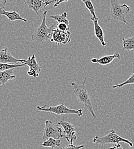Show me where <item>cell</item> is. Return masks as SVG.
<instances>
[{
	"mask_svg": "<svg viewBox=\"0 0 134 149\" xmlns=\"http://www.w3.org/2000/svg\"></svg>",
	"mask_w": 134,
	"mask_h": 149,
	"instance_id": "f1b7e54d",
	"label": "cell"
},
{
	"mask_svg": "<svg viewBox=\"0 0 134 149\" xmlns=\"http://www.w3.org/2000/svg\"><path fill=\"white\" fill-rule=\"evenodd\" d=\"M82 2L84 3L85 7L88 9V10L90 12L92 16V17L94 19H96L97 18L96 16V13H95V8L94 6V5L92 3V2L90 1V0H82Z\"/></svg>",
	"mask_w": 134,
	"mask_h": 149,
	"instance_id": "ffe728a7",
	"label": "cell"
},
{
	"mask_svg": "<svg viewBox=\"0 0 134 149\" xmlns=\"http://www.w3.org/2000/svg\"><path fill=\"white\" fill-rule=\"evenodd\" d=\"M13 71L14 69H10L4 71H0V87L5 86L8 81L16 78V76L13 74Z\"/></svg>",
	"mask_w": 134,
	"mask_h": 149,
	"instance_id": "9a60e30c",
	"label": "cell"
},
{
	"mask_svg": "<svg viewBox=\"0 0 134 149\" xmlns=\"http://www.w3.org/2000/svg\"><path fill=\"white\" fill-rule=\"evenodd\" d=\"M37 110L40 111L48 112L56 115H68V114H76L78 116L83 115V109H71L67 107L64 103H61L56 106H51L47 107L46 104L42 107L37 106Z\"/></svg>",
	"mask_w": 134,
	"mask_h": 149,
	"instance_id": "5b68a950",
	"label": "cell"
},
{
	"mask_svg": "<svg viewBox=\"0 0 134 149\" xmlns=\"http://www.w3.org/2000/svg\"><path fill=\"white\" fill-rule=\"evenodd\" d=\"M71 32L68 31L65 32H62L55 28L53 31L52 38L50 40L52 42H55L58 44H62L64 45L71 41Z\"/></svg>",
	"mask_w": 134,
	"mask_h": 149,
	"instance_id": "ba28073f",
	"label": "cell"
},
{
	"mask_svg": "<svg viewBox=\"0 0 134 149\" xmlns=\"http://www.w3.org/2000/svg\"><path fill=\"white\" fill-rule=\"evenodd\" d=\"M110 149H124L121 146V145L120 144H117V145H115V146H114L113 147L111 148Z\"/></svg>",
	"mask_w": 134,
	"mask_h": 149,
	"instance_id": "d4e9b609",
	"label": "cell"
},
{
	"mask_svg": "<svg viewBox=\"0 0 134 149\" xmlns=\"http://www.w3.org/2000/svg\"><path fill=\"white\" fill-rule=\"evenodd\" d=\"M26 66L25 64H2L0 63V71H4L10 69H15L16 68Z\"/></svg>",
	"mask_w": 134,
	"mask_h": 149,
	"instance_id": "d6986e66",
	"label": "cell"
},
{
	"mask_svg": "<svg viewBox=\"0 0 134 149\" xmlns=\"http://www.w3.org/2000/svg\"><path fill=\"white\" fill-rule=\"evenodd\" d=\"M63 136L62 130L58 126V125L54 124L52 121L48 120L45 122V128L42 135V140L44 141L50 138L60 139Z\"/></svg>",
	"mask_w": 134,
	"mask_h": 149,
	"instance_id": "8992f818",
	"label": "cell"
},
{
	"mask_svg": "<svg viewBox=\"0 0 134 149\" xmlns=\"http://www.w3.org/2000/svg\"><path fill=\"white\" fill-rule=\"evenodd\" d=\"M120 55L119 53H116L112 55L103 56L100 58H93L91 59V62L93 63H98L100 65H107L111 63L115 58H117L119 60L120 59Z\"/></svg>",
	"mask_w": 134,
	"mask_h": 149,
	"instance_id": "7c38bea8",
	"label": "cell"
},
{
	"mask_svg": "<svg viewBox=\"0 0 134 149\" xmlns=\"http://www.w3.org/2000/svg\"><path fill=\"white\" fill-rule=\"evenodd\" d=\"M57 29L62 32H65L69 30V28L68 27V26L64 23H58Z\"/></svg>",
	"mask_w": 134,
	"mask_h": 149,
	"instance_id": "7402d4cb",
	"label": "cell"
},
{
	"mask_svg": "<svg viewBox=\"0 0 134 149\" xmlns=\"http://www.w3.org/2000/svg\"><path fill=\"white\" fill-rule=\"evenodd\" d=\"M123 41V51H131L134 50V36L130 37L127 39L122 38Z\"/></svg>",
	"mask_w": 134,
	"mask_h": 149,
	"instance_id": "2e32d148",
	"label": "cell"
},
{
	"mask_svg": "<svg viewBox=\"0 0 134 149\" xmlns=\"http://www.w3.org/2000/svg\"><path fill=\"white\" fill-rule=\"evenodd\" d=\"M91 21L94 23V32H95V35L97 38L99 40V41L101 43V45L102 47H104L106 46L107 43L104 40V32L102 29V28L99 25L98 23V20L99 18L97 17V19H94L93 17H91Z\"/></svg>",
	"mask_w": 134,
	"mask_h": 149,
	"instance_id": "8fae6325",
	"label": "cell"
},
{
	"mask_svg": "<svg viewBox=\"0 0 134 149\" xmlns=\"http://www.w3.org/2000/svg\"><path fill=\"white\" fill-rule=\"evenodd\" d=\"M67 2V1H57L55 3V4L53 5V6H54V7H57L61 3H62V2Z\"/></svg>",
	"mask_w": 134,
	"mask_h": 149,
	"instance_id": "484cf974",
	"label": "cell"
},
{
	"mask_svg": "<svg viewBox=\"0 0 134 149\" xmlns=\"http://www.w3.org/2000/svg\"><path fill=\"white\" fill-rule=\"evenodd\" d=\"M57 1H48V0H24V2L28 5L29 9L33 10L37 15L38 11L45 8L46 6L50 5L53 2Z\"/></svg>",
	"mask_w": 134,
	"mask_h": 149,
	"instance_id": "9c48e42d",
	"label": "cell"
},
{
	"mask_svg": "<svg viewBox=\"0 0 134 149\" xmlns=\"http://www.w3.org/2000/svg\"><path fill=\"white\" fill-rule=\"evenodd\" d=\"M21 64H25L26 65L29 67V69L35 70L37 73L40 74L41 71V67L40 66L36 61V56L35 55H32V57H29L26 60H21Z\"/></svg>",
	"mask_w": 134,
	"mask_h": 149,
	"instance_id": "4fadbf2b",
	"label": "cell"
},
{
	"mask_svg": "<svg viewBox=\"0 0 134 149\" xmlns=\"http://www.w3.org/2000/svg\"><path fill=\"white\" fill-rule=\"evenodd\" d=\"M86 80L87 77H85L84 81L80 84H77L75 83H72L71 86L72 87L74 93L76 96L78 102L83 104L85 107V108L90 112L93 118L95 119L96 117V114L93 109L91 97L85 86Z\"/></svg>",
	"mask_w": 134,
	"mask_h": 149,
	"instance_id": "6da1fadb",
	"label": "cell"
},
{
	"mask_svg": "<svg viewBox=\"0 0 134 149\" xmlns=\"http://www.w3.org/2000/svg\"><path fill=\"white\" fill-rule=\"evenodd\" d=\"M21 60L16 58L12 56L8 48H5L0 51V63H15L17 64L18 62H21Z\"/></svg>",
	"mask_w": 134,
	"mask_h": 149,
	"instance_id": "30bf717a",
	"label": "cell"
},
{
	"mask_svg": "<svg viewBox=\"0 0 134 149\" xmlns=\"http://www.w3.org/2000/svg\"><path fill=\"white\" fill-rule=\"evenodd\" d=\"M57 124L62 127L66 140L70 143V145H74L73 143L75 142L77 139L76 129L75 126L67 121H65L64 119L58 122Z\"/></svg>",
	"mask_w": 134,
	"mask_h": 149,
	"instance_id": "52a82bcc",
	"label": "cell"
},
{
	"mask_svg": "<svg viewBox=\"0 0 134 149\" xmlns=\"http://www.w3.org/2000/svg\"><path fill=\"white\" fill-rule=\"evenodd\" d=\"M111 9L110 16L112 19L119 21L126 25H129V23L126 20V17L131 11L130 7L127 4L120 5L117 0H111Z\"/></svg>",
	"mask_w": 134,
	"mask_h": 149,
	"instance_id": "3957f363",
	"label": "cell"
},
{
	"mask_svg": "<svg viewBox=\"0 0 134 149\" xmlns=\"http://www.w3.org/2000/svg\"><path fill=\"white\" fill-rule=\"evenodd\" d=\"M47 13V10L44 12L42 22L38 28L35 30L32 35V40L37 44L44 43L49 40H51L52 37L53 31L55 29L54 25H52L50 27L47 26L46 24Z\"/></svg>",
	"mask_w": 134,
	"mask_h": 149,
	"instance_id": "7a4b0ae2",
	"label": "cell"
},
{
	"mask_svg": "<svg viewBox=\"0 0 134 149\" xmlns=\"http://www.w3.org/2000/svg\"><path fill=\"white\" fill-rule=\"evenodd\" d=\"M61 144V140L60 139H56L53 138H50L42 143V146L43 147H47L51 148L53 149L56 147H60Z\"/></svg>",
	"mask_w": 134,
	"mask_h": 149,
	"instance_id": "e0dca14e",
	"label": "cell"
},
{
	"mask_svg": "<svg viewBox=\"0 0 134 149\" xmlns=\"http://www.w3.org/2000/svg\"><path fill=\"white\" fill-rule=\"evenodd\" d=\"M49 18L54 19L56 20L58 23H64L69 26V20L67 19V12H64L61 15H50Z\"/></svg>",
	"mask_w": 134,
	"mask_h": 149,
	"instance_id": "ac0fdd59",
	"label": "cell"
},
{
	"mask_svg": "<svg viewBox=\"0 0 134 149\" xmlns=\"http://www.w3.org/2000/svg\"></svg>",
	"mask_w": 134,
	"mask_h": 149,
	"instance_id": "83f0119b",
	"label": "cell"
},
{
	"mask_svg": "<svg viewBox=\"0 0 134 149\" xmlns=\"http://www.w3.org/2000/svg\"><path fill=\"white\" fill-rule=\"evenodd\" d=\"M28 74L30 76H32L35 78H37L39 77L40 76V74L37 73L35 70H33V69H29L27 72Z\"/></svg>",
	"mask_w": 134,
	"mask_h": 149,
	"instance_id": "cb8c5ba5",
	"label": "cell"
},
{
	"mask_svg": "<svg viewBox=\"0 0 134 149\" xmlns=\"http://www.w3.org/2000/svg\"><path fill=\"white\" fill-rule=\"evenodd\" d=\"M6 2V1H0V8H4Z\"/></svg>",
	"mask_w": 134,
	"mask_h": 149,
	"instance_id": "4316f807",
	"label": "cell"
},
{
	"mask_svg": "<svg viewBox=\"0 0 134 149\" xmlns=\"http://www.w3.org/2000/svg\"><path fill=\"white\" fill-rule=\"evenodd\" d=\"M134 84V73H133V74H131L130 77L127 80H126L125 81L120 83V84H117V85H115V86H113L112 87V88H122L123 87H124V86L126 85H127V84Z\"/></svg>",
	"mask_w": 134,
	"mask_h": 149,
	"instance_id": "44dd1931",
	"label": "cell"
},
{
	"mask_svg": "<svg viewBox=\"0 0 134 149\" xmlns=\"http://www.w3.org/2000/svg\"><path fill=\"white\" fill-rule=\"evenodd\" d=\"M93 142L96 145H104L108 143H119L120 142H124L127 143L131 148L133 147V143L123 137L118 135L114 129H111L110 133L105 136L100 137L96 136L93 139Z\"/></svg>",
	"mask_w": 134,
	"mask_h": 149,
	"instance_id": "277c9868",
	"label": "cell"
},
{
	"mask_svg": "<svg viewBox=\"0 0 134 149\" xmlns=\"http://www.w3.org/2000/svg\"><path fill=\"white\" fill-rule=\"evenodd\" d=\"M0 15L5 16L10 22H14L17 20L23 21L25 22H28V20L22 18L17 12H7L5 10V8H0Z\"/></svg>",
	"mask_w": 134,
	"mask_h": 149,
	"instance_id": "5bb4252c",
	"label": "cell"
},
{
	"mask_svg": "<svg viewBox=\"0 0 134 149\" xmlns=\"http://www.w3.org/2000/svg\"><path fill=\"white\" fill-rule=\"evenodd\" d=\"M84 145H80V146H75L74 145H68L67 146H64L61 148L60 149H84Z\"/></svg>",
	"mask_w": 134,
	"mask_h": 149,
	"instance_id": "603a6c76",
	"label": "cell"
}]
</instances>
